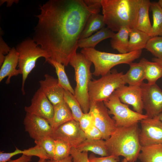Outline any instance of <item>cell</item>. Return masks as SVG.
Returning a JSON list of instances; mask_svg holds the SVG:
<instances>
[{"instance_id":"46","label":"cell","mask_w":162,"mask_h":162,"mask_svg":"<svg viewBox=\"0 0 162 162\" xmlns=\"http://www.w3.org/2000/svg\"><path fill=\"white\" fill-rule=\"evenodd\" d=\"M38 162H47V160L44 159H39Z\"/></svg>"},{"instance_id":"1","label":"cell","mask_w":162,"mask_h":162,"mask_svg":"<svg viewBox=\"0 0 162 162\" xmlns=\"http://www.w3.org/2000/svg\"><path fill=\"white\" fill-rule=\"evenodd\" d=\"M32 39L50 58L67 66L77 53L80 34L95 13L83 0H50L39 6Z\"/></svg>"},{"instance_id":"16","label":"cell","mask_w":162,"mask_h":162,"mask_svg":"<svg viewBox=\"0 0 162 162\" xmlns=\"http://www.w3.org/2000/svg\"><path fill=\"white\" fill-rule=\"evenodd\" d=\"M44 79L39 81L40 89L53 105L64 100V89L59 84L58 79L49 74L44 75Z\"/></svg>"},{"instance_id":"21","label":"cell","mask_w":162,"mask_h":162,"mask_svg":"<svg viewBox=\"0 0 162 162\" xmlns=\"http://www.w3.org/2000/svg\"><path fill=\"white\" fill-rule=\"evenodd\" d=\"M151 3L149 0H142L134 28L147 33L149 36L152 26L149 15V10Z\"/></svg>"},{"instance_id":"14","label":"cell","mask_w":162,"mask_h":162,"mask_svg":"<svg viewBox=\"0 0 162 162\" xmlns=\"http://www.w3.org/2000/svg\"><path fill=\"white\" fill-rule=\"evenodd\" d=\"M26 113L34 115L48 121L53 118V106L48 99L40 89L34 93L31 101V104L24 108Z\"/></svg>"},{"instance_id":"43","label":"cell","mask_w":162,"mask_h":162,"mask_svg":"<svg viewBox=\"0 0 162 162\" xmlns=\"http://www.w3.org/2000/svg\"><path fill=\"white\" fill-rule=\"evenodd\" d=\"M47 162H73V158L70 155L68 157L60 160H48Z\"/></svg>"},{"instance_id":"32","label":"cell","mask_w":162,"mask_h":162,"mask_svg":"<svg viewBox=\"0 0 162 162\" xmlns=\"http://www.w3.org/2000/svg\"><path fill=\"white\" fill-rule=\"evenodd\" d=\"M145 48L155 58H162V36L151 37L148 41Z\"/></svg>"},{"instance_id":"7","label":"cell","mask_w":162,"mask_h":162,"mask_svg":"<svg viewBox=\"0 0 162 162\" xmlns=\"http://www.w3.org/2000/svg\"><path fill=\"white\" fill-rule=\"evenodd\" d=\"M123 72L113 69L99 79L91 80L88 86L90 101H104L107 100L118 88L124 85Z\"/></svg>"},{"instance_id":"34","label":"cell","mask_w":162,"mask_h":162,"mask_svg":"<svg viewBox=\"0 0 162 162\" xmlns=\"http://www.w3.org/2000/svg\"><path fill=\"white\" fill-rule=\"evenodd\" d=\"M22 154L30 156H36L40 159L51 160L50 156L41 146L36 145L32 147L22 150Z\"/></svg>"},{"instance_id":"26","label":"cell","mask_w":162,"mask_h":162,"mask_svg":"<svg viewBox=\"0 0 162 162\" xmlns=\"http://www.w3.org/2000/svg\"><path fill=\"white\" fill-rule=\"evenodd\" d=\"M138 157L141 162H162V144L141 147Z\"/></svg>"},{"instance_id":"6","label":"cell","mask_w":162,"mask_h":162,"mask_svg":"<svg viewBox=\"0 0 162 162\" xmlns=\"http://www.w3.org/2000/svg\"><path fill=\"white\" fill-rule=\"evenodd\" d=\"M19 56L18 67L22 75L21 91L24 95V86L26 80L35 66L37 60L40 57L50 59L48 53L36 43L33 39H27L19 44L16 48Z\"/></svg>"},{"instance_id":"23","label":"cell","mask_w":162,"mask_h":162,"mask_svg":"<svg viewBox=\"0 0 162 162\" xmlns=\"http://www.w3.org/2000/svg\"><path fill=\"white\" fill-rule=\"evenodd\" d=\"M151 38L147 33L136 28L130 29L128 48V52L145 48Z\"/></svg>"},{"instance_id":"20","label":"cell","mask_w":162,"mask_h":162,"mask_svg":"<svg viewBox=\"0 0 162 162\" xmlns=\"http://www.w3.org/2000/svg\"><path fill=\"white\" fill-rule=\"evenodd\" d=\"M128 71L123 75L125 84L131 86H140L145 79V73L143 66L139 62L133 63L129 65Z\"/></svg>"},{"instance_id":"28","label":"cell","mask_w":162,"mask_h":162,"mask_svg":"<svg viewBox=\"0 0 162 162\" xmlns=\"http://www.w3.org/2000/svg\"><path fill=\"white\" fill-rule=\"evenodd\" d=\"M150 8L152 12L153 24L150 36H162V9L157 2H151Z\"/></svg>"},{"instance_id":"42","label":"cell","mask_w":162,"mask_h":162,"mask_svg":"<svg viewBox=\"0 0 162 162\" xmlns=\"http://www.w3.org/2000/svg\"><path fill=\"white\" fill-rule=\"evenodd\" d=\"M32 156L22 155L19 158L14 160H10L7 162H29L31 161Z\"/></svg>"},{"instance_id":"41","label":"cell","mask_w":162,"mask_h":162,"mask_svg":"<svg viewBox=\"0 0 162 162\" xmlns=\"http://www.w3.org/2000/svg\"><path fill=\"white\" fill-rule=\"evenodd\" d=\"M22 150L16 148L13 152L5 153L3 151L0 152V162H7L11 160L13 156L19 154H22Z\"/></svg>"},{"instance_id":"44","label":"cell","mask_w":162,"mask_h":162,"mask_svg":"<svg viewBox=\"0 0 162 162\" xmlns=\"http://www.w3.org/2000/svg\"><path fill=\"white\" fill-rule=\"evenodd\" d=\"M1 4H2L4 2H7V6L8 7L11 6L12 4L16 2H18V1L16 0H1Z\"/></svg>"},{"instance_id":"25","label":"cell","mask_w":162,"mask_h":162,"mask_svg":"<svg viewBox=\"0 0 162 162\" xmlns=\"http://www.w3.org/2000/svg\"><path fill=\"white\" fill-rule=\"evenodd\" d=\"M103 15L93 13L88 18L80 37L79 39L88 37L105 27Z\"/></svg>"},{"instance_id":"47","label":"cell","mask_w":162,"mask_h":162,"mask_svg":"<svg viewBox=\"0 0 162 162\" xmlns=\"http://www.w3.org/2000/svg\"><path fill=\"white\" fill-rule=\"evenodd\" d=\"M158 116L159 119L162 122V112L160 113Z\"/></svg>"},{"instance_id":"35","label":"cell","mask_w":162,"mask_h":162,"mask_svg":"<svg viewBox=\"0 0 162 162\" xmlns=\"http://www.w3.org/2000/svg\"><path fill=\"white\" fill-rule=\"evenodd\" d=\"M70 155L73 158V162H90L88 152H81L76 148L72 147L70 151Z\"/></svg>"},{"instance_id":"19","label":"cell","mask_w":162,"mask_h":162,"mask_svg":"<svg viewBox=\"0 0 162 162\" xmlns=\"http://www.w3.org/2000/svg\"><path fill=\"white\" fill-rule=\"evenodd\" d=\"M115 33L107 27L101 28L90 36L80 39L78 42V47L82 49L94 48L102 41L111 38Z\"/></svg>"},{"instance_id":"27","label":"cell","mask_w":162,"mask_h":162,"mask_svg":"<svg viewBox=\"0 0 162 162\" xmlns=\"http://www.w3.org/2000/svg\"><path fill=\"white\" fill-rule=\"evenodd\" d=\"M139 62L143 66L145 73V79L150 84H155L157 80L162 77V68L158 63L151 62L145 58Z\"/></svg>"},{"instance_id":"3","label":"cell","mask_w":162,"mask_h":162,"mask_svg":"<svg viewBox=\"0 0 162 162\" xmlns=\"http://www.w3.org/2000/svg\"><path fill=\"white\" fill-rule=\"evenodd\" d=\"M137 124L130 126L117 127L109 138L105 140L110 155L122 156L128 162L138 159L141 146Z\"/></svg>"},{"instance_id":"48","label":"cell","mask_w":162,"mask_h":162,"mask_svg":"<svg viewBox=\"0 0 162 162\" xmlns=\"http://www.w3.org/2000/svg\"><path fill=\"white\" fill-rule=\"evenodd\" d=\"M158 3L162 9V0H159Z\"/></svg>"},{"instance_id":"40","label":"cell","mask_w":162,"mask_h":162,"mask_svg":"<svg viewBox=\"0 0 162 162\" xmlns=\"http://www.w3.org/2000/svg\"><path fill=\"white\" fill-rule=\"evenodd\" d=\"M85 3L95 14L99 13L102 8L101 0H83Z\"/></svg>"},{"instance_id":"13","label":"cell","mask_w":162,"mask_h":162,"mask_svg":"<svg viewBox=\"0 0 162 162\" xmlns=\"http://www.w3.org/2000/svg\"><path fill=\"white\" fill-rule=\"evenodd\" d=\"M23 124L26 131L34 141L46 136H51L53 131L47 120L28 113H26Z\"/></svg>"},{"instance_id":"33","label":"cell","mask_w":162,"mask_h":162,"mask_svg":"<svg viewBox=\"0 0 162 162\" xmlns=\"http://www.w3.org/2000/svg\"><path fill=\"white\" fill-rule=\"evenodd\" d=\"M36 145L42 146L50 156L51 160H53L54 157L55 147L54 140L51 136H44L40 140L34 141Z\"/></svg>"},{"instance_id":"29","label":"cell","mask_w":162,"mask_h":162,"mask_svg":"<svg viewBox=\"0 0 162 162\" xmlns=\"http://www.w3.org/2000/svg\"><path fill=\"white\" fill-rule=\"evenodd\" d=\"M55 68L58 76V83L64 90L74 95V90L70 84L65 70V66L55 60L49 59L47 61Z\"/></svg>"},{"instance_id":"24","label":"cell","mask_w":162,"mask_h":162,"mask_svg":"<svg viewBox=\"0 0 162 162\" xmlns=\"http://www.w3.org/2000/svg\"><path fill=\"white\" fill-rule=\"evenodd\" d=\"M130 30V29L128 28L122 27L117 33H115L111 38V47L120 54L128 52V48Z\"/></svg>"},{"instance_id":"36","label":"cell","mask_w":162,"mask_h":162,"mask_svg":"<svg viewBox=\"0 0 162 162\" xmlns=\"http://www.w3.org/2000/svg\"><path fill=\"white\" fill-rule=\"evenodd\" d=\"M84 132L86 139L90 140L103 139L102 133L93 124Z\"/></svg>"},{"instance_id":"37","label":"cell","mask_w":162,"mask_h":162,"mask_svg":"<svg viewBox=\"0 0 162 162\" xmlns=\"http://www.w3.org/2000/svg\"><path fill=\"white\" fill-rule=\"evenodd\" d=\"M79 122L82 130L84 132L86 131L93 124L91 113L89 112L87 113H84Z\"/></svg>"},{"instance_id":"17","label":"cell","mask_w":162,"mask_h":162,"mask_svg":"<svg viewBox=\"0 0 162 162\" xmlns=\"http://www.w3.org/2000/svg\"><path fill=\"white\" fill-rule=\"evenodd\" d=\"M18 54L16 48L13 47L5 56L4 60L1 66L0 82L6 77H7L5 83L6 84H8L10 83L12 77L21 74L19 70L16 68L18 66Z\"/></svg>"},{"instance_id":"2","label":"cell","mask_w":162,"mask_h":162,"mask_svg":"<svg viewBox=\"0 0 162 162\" xmlns=\"http://www.w3.org/2000/svg\"><path fill=\"white\" fill-rule=\"evenodd\" d=\"M142 0H101L103 15L107 27L113 32L122 28H134Z\"/></svg>"},{"instance_id":"45","label":"cell","mask_w":162,"mask_h":162,"mask_svg":"<svg viewBox=\"0 0 162 162\" xmlns=\"http://www.w3.org/2000/svg\"><path fill=\"white\" fill-rule=\"evenodd\" d=\"M152 60L153 62H155L158 63L162 68V58L160 59L155 57L152 58Z\"/></svg>"},{"instance_id":"11","label":"cell","mask_w":162,"mask_h":162,"mask_svg":"<svg viewBox=\"0 0 162 162\" xmlns=\"http://www.w3.org/2000/svg\"><path fill=\"white\" fill-rule=\"evenodd\" d=\"M140 122L139 138L141 147L162 144V122L158 116L148 117Z\"/></svg>"},{"instance_id":"10","label":"cell","mask_w":162,"mask_h":162,"mask_svg":"<svg viewBox=\"0 0 162 162\" xmlns=\"http://www.w3.org/2000/svg\"><path fill=\"white\" fill-rule=\"evenodd\" d=\"M140 86L145 115L149 118L158 116L162 112V90L156 83L150 84L143 82Z\"/></svg>"},{"instance_id":"38","label":"cell","mask_w":162,"mask_h":162,"mask_svg":"<svg viewBox=\"0 0 162 162\" xmlns=\"http://www.w3.org/2000/svg\"><path fill=\"white\" fill-rule=\"evenodd\" d=\"M90 162H118L120 161L119 157L110 155L108 156L97 157L91 154L88 157Z\"/></svg>"},{"instance_id":"9","label":"cell","mask_w":162,"mask_h":162,"mask_svg":"<svg viewBox=\"0 0 162 162\" xmlns=\"http://www.w3.org/2000/svg\"><path fill=\"white\" fill-rule=\"evenodd\" d=\"M93 124L101 132L103 139H108L117 127L114 120L110 116L108 110L104 102L90 101L89 112Z\"/></svg>"},{"instance_id":"18","label":"cell","mask_w":162,"mask_h":162,"mask_svg":"<svg viewBox=\"0 0 162 162\" xmlns=\"http://www.w3.org/2000/svg\"><path fill=\"white\" fill-rule=\"evenodd\" d=\"M53 106L52 118L48 121L53 130L62 124L74 119L71 111L64 100Z\"/></svg>"},{"instance_id":"22","label":"cell","mask_w":162,"mask_h":162,"mask_svg":"<svg viewBox=\"0 0 162 162\" xmlns=\"http://www.w3.org/2000/svg\"><path fill=\"white\" fill-rule=\"evenodd\" d=\"M79 151L92 152L101 157L110 155L106 142L103 139L90 140L86 139L76 148Z\"/></svg>"},{"instance_id":"5","label":"cell","mask_w":162,"mask_h":162,"mask_svg":"<svg viewBox=\"0 0 162 162\" xmlns=\"http://www.w3.org/2000/svg\"><path fill=\"white\" fill-rule=\"evenodd\" d=\"M92 62L82 53H77L70 59L69 64L75 71L76 86L74 96L79 102L84 113L89 112L90 101L88 86L92 78L90 68Z\"/></svg>"},{"instance_id":"49","label":"cell","mask_w":162,"mask_h":162,"mask_svg":"<svg viewBox=\"0 0 162 162\" xmlns=\"http://www.w3.org/2000/svg\"><path fill=\"white\" fill-rule=\"evenodd\" d=\"M121 162H128L125 158H124L122 160Z\"/></svg>"},{"instance_id":"8","label":"cell","mask_w":162,"mask_h":162,"mask_svg":"<svg viewBox=\"0 0 162 162\" xmlns=\"http://www.w3.org/2000/svg\"><path fill=\"white\" fill-rule=\"evenodd\" d=\"M104 103L108 109L109 114L113 115L112 118L117 127L130 126L148 118L145 114L131 110L128 105L122 103L114 93Z\"/></svg>"},{"instance_id":"39","label":"cell","mask_w":162,"mask_h":162,"mask_svg":"<svg viewBox=\"0 0 162 162\" xmlns=\"http://www.w3.org/2000/svg\"><path fill=\"white\" fill-rule=\"evenodd\" d=\"M2 34L0 37V66L2 64L7 55L10 51V48L3 40Z\"/></svg>"},{"instance_id":"15","label":"cell","mask_w":162,"mask_h":162,"mask_svg":"<svg viewBox=\"0 0 162 162\" xmlns=\"http://www.w3.org/2000/svg\"><path fill=\"white\" fill-rule=\"evenodd\" d=\"M113 93L118 97L122 103L132 106L135 111L142 114L143 107L140 86L124 85L117 89Z\"/></svg>"},{"instance_id":"4","label":"cell","mask_w":162,"mask_h":162,"mask_svg":"<svg viewBox=\"0 0 162 162\" xmlns=\"http://www.w3.org/2000/svg\"><path fill=\"white\" fill-rule=\"evenodd\" d=\"M142 52L141 50L125 54H115L99 51L94 48L82 49L80 52L93 64L94 70L92 74L96 76L108 73L112 68L117 65H129L139 58Z\"/></svg>"},{"instance_id":"31","label":"cell","mask_w":162,"mask_h":162,"mask_svg":"<svg viewBox=\"0 0 162 162\" xmlns=\"http://www.w3.org/2000/svg\"><path fill=\"white\" fill-rule=\"evenodd\" d=\"M54 141L55 147L53 160H60L70 155L72 147L68 143L59 139L54 140Z\"/></svg>"},{"instance_id":"30","label":"cell","mask_w":162,"mask_h":162,"mask_svg":"<svg viewBox=\"0 0 162 162\" xmlns=\"http://www.w3.org/2000/svg\"><path fill=\"white\" fill-rule=\"evenodd\" d=\"M64 100L70 109L74 119L79 122L84 113L74 95L70 92L64 90Z\"/></svg>"},{"instance_id":"12","label":"cell","mask_w":162,"mask_h":162,"mask_svg":"<svg viewBox=\"0 0 162 162\" xmlns=\"http://www.w3.org/2000/svg\"><path fill=\"white\" fill-rule=\"evenodd\" d=\"M51 136L54 140H62L73 148H76L86 139L85 132L79 122L74 119L68 121L53 130Z\"/></svg>"}]
</instances>
